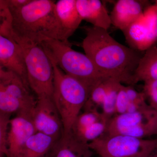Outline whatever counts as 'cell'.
Masks as SVG:
<instances>
[{
    "label": "cell",
    "mask_w": 157,
    "mask_h": 157,
    "mask_svg": "<svg viewBox=\"0 0 157 157\" xmlns=\"http://www.w3.org/2000/svg\"><path fill=\"white\" fill-rule=\"evenodd\" d=\"M104 117L98 109H84L79 114L73 124L71 133L76 136H79L87 128Z\"/></svg>",
    "instance_id": "obj_20"
},
{
    "label": "cell",
    "mask_w": 157,
    "mask_h": 157,
    "mask_svg": "<svg viewBox=\"0 0 157 157\" xmlns=\"http://www.w3.org/2000/svg\"><path fill=\"white\" fill-rule=\"evenodd\" d=\"M122 84L116 79L109 78L106 97L101 106V111L104 117L110 121L116 113V104L119 91Z\"/></svg>",
    "instance_id": "obj_19"
},
{
    "label": "cell",
    "mask_w": 157,
    "mask_h": 157,
    "mask_svg": "<svg viewBox=\"0 0 157 157\" xmlns=\"http://www.w3.org/2000/svg\"><path fill=\"white\" fill-rule=\"evenodd\" d=\"M51 60L67 75L91 89L108 79L86 54L73 50L69 41L48 39L40 43Z\"/></svg>",
    "instance_id": "obj_4"
},
{
    "label": "cell",
    "mask_w": 157,
    "mask_h": 157,
    "mask_svg": "<svg viewBox=\"0 0 157 157\" xmlns=\"http://www.w3.org/2000/svg\"><path fill=\"white\" fill-rule=\"evenodd\" d=\"M55 4L51 0H32L22 8L9 9L12 33L39 44L47 39L58 40Z\"/></svg>",
    "instance_id": "obj_2"
},
{
    "label": "cell",
    "mask_w": 157,
    "mask_h": 157,
    "mask_svg": "<svg viewBox=\"0 0 157 157\" xmlns=\"http://www.w3.org/2000/svg\"><path fill=\"white\" fill-rule=\"evenodd\" d=\"M148 6L147 1H118L109 14L111 23L123 32L142 15Z\"/></svg>",
    "instance_id": "obj_14"
},
{
    "label": "cell",
    "mask_w": 157,
    "mask_h": 157,
    "mask_svg": "<svg viewBox=\"0 0 157 157\" xmlns=\"http://www.w3.org/2000/svg\"><path fill=\"white\" fill-rule=\"evenodd\" d=\"M51 61L54 71L52 98L61 118L63 135H67L71 133L73 124L86 103L91 90L77 78L65 73L53 61Z\"/></svg>",
    "instance_id": "obj_3"
},
{
    "label": "cell",
    "mask_w": 157,
    "mask_h": 157,
    "mask_svg": "<svg viewBox=\"0 0 157 157\" xmlns=\"http://www.w3.org/2000/svg\"><path fill=\"white\" fill-rule=\"evenodd\" d=\"M32 92L20 76L0 68V113H32L37 99Z\"/></svg>",
    "instance_id": "obj_6"
},
{
    "label": "cell",
    "mask_w": 157,
    "mask_h": 157,
    "mask_svg": "<svg viewBox=\"0 0 157 157\" xmlns=\"http://www.w3.org/2000/svg\"><path fill=\"white\" fill-rule=\"evenodd\" d=\"M32 112V118L37 132L59 140L63 134L61 118L52 98H37Z\"/></svg>",
    "instance_id": "obj_10"
},
{
    "label": "cell",
    "mask_w": 157,
    "mask_h": 157,
    "mask_svg": "<svg viewBox=\"0 0 157 157\" xmlns=\"http://www.w3.org/2000/svg\"><path fill=\"white\" fill-rule=\"evenodd\" d=\"M123 33L129 47L145 52L157 42V1L147 6L143 14Z\"/></svg>",
    "instance_id": "obj_9"
},
{
    "label": "cell",
    "mask_w": 157,
    "mask_h": 157,
    "mask_svg": "<svg viewBox=\"0 0 157 157\" xmlns=\"http://www.w3.org/2000/svg\"><path fill=\"white\" fill-rule=\"evenodd\" d=\"M10 114L0 113V156L8 155V136L9 124Z\"/></svg>",
    "instance_id": "obj_23"
},
{
    "label": "cell",
    "mask_w": 157,
    "mask_h": 157,
    "mask_svg": "<svg viewBox=\"0 0 157 157\" xmlns=\"http://www.w3.org/2000/svg\"><path fill=\"white\" fill-rule=\"evenodd\" d=\"M109 79L100 82L91 90L83 107L84 109H98L101 107L107 94Z\"/></svg>",
    "instance_id": "obj_21"
},
{
    "label": "cell",
    "mask_w": 157,
    "mask_h": 157,
    "mask_svg": "<svg viewBox=\"0 0 157 157\" xmlns=\"http://www.w3.org/2000/svg\"><path fill=\"white\" fill-rule=\"evenodd\" d=\"M157 144V139L104 133L89 145L101 157H147Z\"/></svg>",
    "instance_id": "obj_7"
},
{
    "label": "cell",
    "mask_w": 157,
    "mask_h": 157,
    "mask_svg": "<svg viewBox=\"0 0 157 157\" xmlns=\"http://www.w3.org/2000/svg\"><path fill=\"white\" fill-rule=\"evenodd\" d=\"M157 79V46L144 52L134 75V84L140 81Z\"/></svg>",
    "instance_id": "obj_17"
},
{
    "label": "cell",
    "mask_w": 157,
    "mask_h": 157,
    "mask_svg": "<svg viewBox=\"0 0 157 157\" xmlns=\"http://www.w3.org/2000/svg\"><path fill=\"white\" fill-rule=\"evenodd\" d=\"M56 141L50 136L37 132L27 140L20 157H43Z\"/></svg>",
    "instance_id": "obj_18"
},
{
    "label": "cell",
    "mask_w": 157,
    "mask_h": 157,
    "mask_svg": "<svg viewBox=\"0 0 157 157\" xmlns=\"http://www.w3.org/2000/svg\"><path fill=\"white\" fill-rule=\"evenodd\" d=\"M109 121L104 116L103 118L87 128L79 136H75L85 143L89 144L105 133Z\"/></svg>",
    "instance_id": "obj_22"
},
{
    "label": "cell",
    "mask_w": 157,
    "mask_h": 157,
    "mask_svg": "<svg viewBox=\"0 0 157 157\" xmlns=\"http://www.w3.org/2000/svg\"><path fill=\"white\" fill-rule=\"evenodd\" d=\"M11 30V25H0V68L14 72L28 83L22 50L12 37Z\"/></svg>",
    "instance_id": "obj_11"
},
{
    "label": "cell",
    "mask_w": 157,
    "mask_h": 157,
    "mask_svg": "<svg viewBox=\"0 0 157 157\" xmlns=\"http://www.w3.org/2000/svg\"><path fill=\"white\" fill-rule=\"evenodd\" d=\"M105 133L140 138L157 135V112L149 106L136 112L117 114L109 121Z\"/></svg>",
    "instance_id": "obj_8"
},
{
    "label": "cell",
    "mask_w": 157,
    "mask_h": 157,
    "mask_svg": "<svg viewBox=\"0 0 157 157\" xmlns=\"http://www.w3.org/2000/svg\"><path fill=\"white\" fill-rule=\"evenodd\" d=\"M143 93L148 100L149 106L157 112V79L144 82Z\"/></svg>",
    "instance_id": "obj_24"
},
{
    "label": "cell",
    "mask_w": 157,
    "mask_h": 157,
    "mask_svg": "<svg viewBox=\"0 0 157 157\" xmlns=\"http://www.w3.org/2000/svg\"><path fill=\"white\" fill-rule=\"evenodd\" d=\"M82 47L104 76L133 86L134 75L144 52L134 50L115 40L104 29L85 26Z\"/></svg>",
    "instance_id": "obj_1"
},
{
    "label": "cell",
    "mask_w": 157,
    "mask_h": 157,
    "mask_svg": "<svg viewBox=\"0 0 157 157\" xmlns=\"http://www.w3.org/2000/svg\"><path fill=\"white\" fill-rule=\"evenodd\" d=\"M129 100L127 95L125 86L122 84L119 91L116 104V113L122 114L127 112Z\"/></svg>",
    "instance_id": "obj_25"
},
{
    "label": "cell",
    "mask_w": 157,
    "mask_h": 157,
    "mask_svg": "<svg viewBox=\"0 0 157 157\" xmlns=\"http://www.w3.org/2000/svg\"><path fill=\"white\" fill-rule=\"evenodd\" d=\"M147 157H157V144Z\"/></svg>",
    "instance_id": "obj_26"
},
{
    "label": "cell",
    "mask_w": 157,
    "mask_h": 157,
    "mask_svg": "<svg viewBox=\"0 0 157 157\" xmlns=\"http://www.w3.org/2000/svg\"><path fill=\"white\" fill-rule=\"evenodd\" d=\"M93 151L86 143L70 133L53 144L43 157H92Z\"/></svg>",
    "instance_id": "obj_15"
},
{
    "label": "cell",
    "mask_w": 157,
    "mask_h": 157,
    "mask_svg": "<svg viewBox=\"0 0 157 157\" xmlns=\"http://www.w3.org/2000/svg\"><path fill=\"white\" fill-rule=\"evenodd\" d=\"M76 7L82 20L93 26L108 30L112 25L110 15L99 0H76Z\"/></svg>",
    "instance_id": "obj_16"
},
{
    "label": "cell",
    "mask_w": 157,
    "mask_h": 157,
    "mask_svg": "<svg viewBox=\"0 0 157 157\" xmlns=\"http://www.w3.org/2000/svg\"><path fill=\"white\" fill-rule=\"evenodd\" d=\"M32 113H18L10 121L7 157H20L29 138L37 133Z\"/></svg>",
    "instance_id": "obj_12"
},
{
    "label": "cell",
    "mask_w": 157,
    "mask_h": 157,
    "mask_svg": "<svg viewBox=\"0 0 157 157\" xmlns=\"http://www.w3.org/2000/svg\"><path fill=\"white\" fill-rule=\"evenodd\" d=\"M55 14L58 26V40L68 41L82 20L77 10L76 0L57 1Z\"/></svg>",
    "instance_id": "obj_13"
},
{
    "label": "cell",
    "mask_w": 157,
    "mask_h": 157,
    "mask_svg": "<svg viewBox=\"0 0 157 157\" xmlns=\"http://www.w3.org/2000/svg\"><path fill=\"white\" fill-rule=\"evenodd\" d=\"M14 40L22 49L29 86L37 98H52L54 88V71L50 59L39 43L14 35Z\"/></svg>",
    "instance_id": "obj_5"
}]
</instances>
